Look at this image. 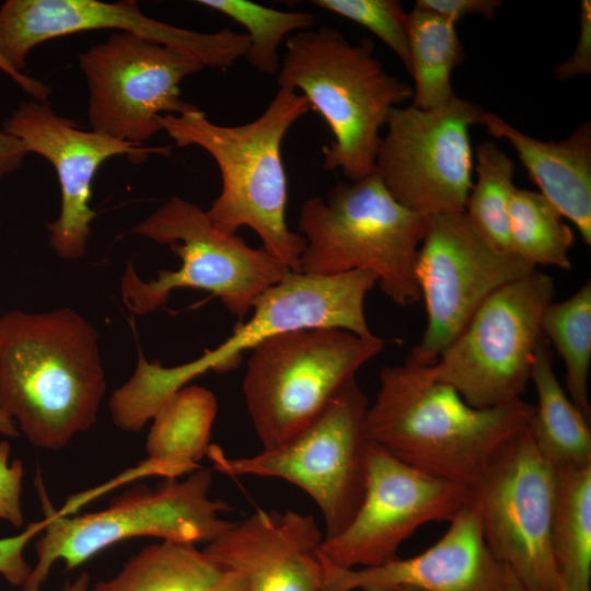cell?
I'll return each mask as SVG.
<instances>
[{
	"instance_id": "obj_13",
	"label": "cell",
	"mask_w": 591,
	"mask_h": 591,
	"mask_svg": "<svg viewBox=\"0 0 591 591\" xmlns=\"http://www.w3.org/2000/svg\"><path fill=\"white\" fill-rule=\"evenodd\" d=\"M471 490L494 557L532 591H558L551 546L556 474L526 427L497 447Z\"/></svg>"
},
{
	"instance_id": "obj_20",
	"label": "cell",
	"mask_w": 591,
	"mask_h": 591,
	"mask_svg": "<svg viewBox=\"0 0 591 591\" xmlns=\"http://www.w3.org/2000/svg\"><path fill=\"white\" fill-rule=\"evenodd\" d=\"M323 538L313 515L257 509L204 551L223 570L237 572L246 591H321L316 551Z\"/></svg>"
},
{
	"instance_id": "obj_35",
	"label": "cell",
	"mask_w": 591,
	"mask_h": 591,
	"mask_svg": "<svg viewBox=\"0 0 591 591\" xmlns=\"http://www.w3.org/2000/svg\"><path fill=\"white\" fill-rule=\"evenodd\" d=\"M501 4L499 0H417L415 8L457 23L462 18L475 14L491 20Z\"/></svg>"
},
{
	"instance_id": "obj_39",
	"label": "cell",
	"mask_w": 591,
	"mask_h": 591,
	"mask_svg": "<svg viewBox=\"0 0 591 591\" xmlns=\"http://www.w3.org/2000/svg\"><path fill=\"white\" fill-rule=\"evenodd\" d=\"M494 591H532L529 586L509 567L503 565L499 582Z\"/></svg>"
},
{
	"instance_id": "obj_42",
	"label": "cell",
	"mask_w": 591,
	"mask_h": 591,
	"mask_svg": "<svg viewBox=\"0 0 591 591\" xmlns=\"http://www.w3.org/2000/svg\"><path fill=\"white\" fill-rule=\"evenodd\" d=\"M398 591H419V590L412 589V588H404V589H401Z\"/></svg>"
},
{
	"instance_id": "obj_24",
	"label": "cell",
	"mask_w": 591,
	"mask_h": 591,
	"mask_svg": "<svg viewBox=\"0 0 591 591\" xmlns=\"http://www.w3.org/2000/svg\"><path fill=\"white\" fill-rule=\"evenodd\" d=\"M552 554L564 591H591V467L557 472Z\"/></svg>"
},
{
	"instance_id": "obj_43",
	"label": "cell",
	"mask_w": 591,
	"mask_h": 591,
	"mask_svg": "<svg viewBox=\"0 0 591 591\" xmlns=\"http://www.w3.org/2000/svg\"><path fill=\"white\" fill-rule=\"evenodd\" d=\"M558 591H563V589L559 587Z\"/></svg>"
},
{
	"instance_id": "obj_10",
	"label": "cell",
	"mask_w": 591,
	"mask_h": 591,
	"mask_svg": "<svg viewBox=\"0 0 591 591\" xmlns=\"http://www.w3.org/2000/svg\"><path fill=\"white\" fill-rule=\"evenodd\" d=\"M383 346L375 335L326 327L278 334L256 346L247 360L243 395L263 449L303 430Z\"/></svg>"
},
{
	"instance_id": "obj_7",
	"label": "cell",
	"mask_w": 591,
	"mask_h": 591,
	"mask_svg": "<svg viewBox=\"0 0 591 591\" xmlns=\"http://www.w3.org/2000/svg\"><path fill=\"white\" fill-rule=\"evenodd\" d=\"M211 483L210 470L199 467L184 480L166 478L155 487L138 485L103 510L68 517L53 508L37 473L35 485L46 525L35 543L36 564L21 591H40L56 561L71 570L128 538L210 543L232 524L220 517L229 507L210 498Z\"/></svg>"
},
{
	"instance_id": "obj_3",
	"label": "cell",
	"mask_w": 591,
	"mask_h": 591,
	"mask_svg": "<svg viewBox=\"0 0 591 591\" xmlns=\"http://www.w3.org/2000/svg\"><path fill=\"white\" fill-rule=\"evenodd\" d=\"M379 381L366 416L368 439L420 472L470 488L490 454L525 428L534 412L523 399L475 408L426 367H385Z\"/></svg>"
},
{
	"instance_id": "obj_37",
	"label": "cell",
	"mask_w": 591,
	"mask_h": 591,
	"mask_svg": "<svg viewBox=\"0 0 591 591\" xmlns=\"http://www.w3.org/2000/svg\"><path fill=\"white\" fill-rule=\"evenodd\" d=\"M0 71L13 80L33 100L47 101L50 88L44 82L18 71L0 53Z\"/></svg>"
},
{
	"instance_id": "obj_41",
	"label": "cell",
	"mask_w": 591,
	"mask_h": 591,
	"mask_svg": "<svg viewBox=\"0 0 591 591\" xmlns=\"http://www.w3.org/2000/svg\"><path fill=\"white\" fill-rule=\"evenodd\" d=\"M0 434L9 438H15L20 434L14 420L0 408Z\"/></svg>"
},
{
	"instance_id": "obj_23",
	"label": "cell",
	"mask_w": 591,
	"mask_h": 591,
	"mask_svg": "<svg viewBox=\"0 0 591 591\" xmlns=\"http://www.w3.org/2000/svg\"><path fill=\"white\" fill-rule=\"evenodd\" d=\"M217 413L215 394L202 386H184L172 395L152 417L146 440L151 473L176 478L199 468Z\"/></svg>"
},
{
	"instance_id": "obj_33",
	"label": "cell",
	"mask_w": 591,
	"mask_h": 591,
	"mask_svg": "<svg viewBox=\"0 0 591 591\" xmlns=\"http://www.w3.org/2000/svg\"><path fill=\"white\" fill-rule=\"evenodd\" d=\"M46 525L45 518L30 523L21 533L0 538V575L13 587L22 588L28 579L32 567L24 557L26 545Z\"/></svg>"
},
{
	"instance_id": "obj_21",
	"label": "cell",
	"mask_w": 591,
	"mask_h": 591,
	"mask_svg": "<svg viewBox=\"0 0 591 591\" xmlns=\"http://www.w3.org/2000/svg\"><path fill=\"white\" fill-rule=\"evenodd\" d=\"M480 124L488 134L512 146L540 193L577 227L583 242L590 245V121L577 126L560 141L535 139L490 112L483 113Z\"/></svg>"
},
{
	"instance_id": "obj_29",
	"label": "cell",
	"mask_w": 591,
	"mask_h": 591,
	"mask_svg": "<svg viewBox=\"0 0 591 591\" xmlns=\"http://www.w3.org/2000/svg\"><path fill=\"white\" fill-rule=\"evenodd\" d=\"M476 182L473 183L465 215L477 232L493 246L511 252L509 205L514 189V163L493 141L476 147Z\"/></svg>"
},
{
	"instance_id": "obj_15",
	"label": "cell",
	"mask_w": 591,
	"mask_h": 591,
	"mask_svg": "<svg viewBox=\"0 0 591 591\" xmlns=\"http://www.w3.org/2000/svg\"><path fill=\"white\" fill-rule=\"evenodd\" d=\"M85 78L91 129L142 146L162 131L158 118L179 115L181 83L204 67L190 57L129 32H115L78 57Z\"/></svg>"
},
{
	"instance_id": "obj_11",
	"label": "cell",
	"mask_w": 591,
	"mask_h": 591,
	"mask_svg": "<svg viewBox=\"0 0 591 591\" xmlns=\"http://www.w3.org/2000/svg\"><path fill=\"white\" fill-rule=\"evenodd\" d=\"M555 294L551 276L533 271L493 293L428 373L475 408L518 401L530 381L542 318Z\"/></svg>"
},
{
	"instance_id": "obj_28",
	"label": "cell",
	"mask_w": 591,
	"mask_h": 591,
	"mask_svg": "<svg viewBox=\"0 0 591 591\" xmlns=\"http://www.w3.org/2000/svg\"><path fill=\"white\" fill-rule=\"evenodd\" d=\"M542 334L552 341L566 368L568 396L590 420L588 379L591 363V282L571 297L551 302L542 318Z\"/></svg>"
},
{
	"instance_id": "obj_5",
	"label": "cell",
	"mask_w": 591,
	"mask_h": 591,
	"mask_svg": "<svg viewBox=\"0 0 591 591\" xmlns=\"http://www.w3.org/2000/svg\"><path fill=\"white\" fill-rule=\"evenodd\" d=\"M376 277L367 270L337 275H310L290 271L262 293L252 315L232 335L199 358L174 367L148 361L138 351L130 379L114 391V403L132 425L143 427L178 390L207 371L235 368L242 354L252 351L267 338L305 328H340L369 337L372 332L364 314V300Z\"/></svg>"
},
{
	"instance_id": "obj_18",
	"label": "cell",
	"mask_w": 591,
	"mask_h": 591,
	"mask_svg": "<svg viewBox=\"0 0 591 591\" xmlns=\"http://www.w3.org/2000/svg\"><path fill=\"white\" fill-rule=\"evenodd\" d=\"M3 130L16 138L26 152L45 158L58 177L61 207L47 224L51 248L62 259L78 260L86 252L96 213L90 206L92 183L108 159L127 155L141 162L151 153L167 154L171 147H143L85 130L55 113L48 101L20 102L4 119Z\"/></svg>"
},
{
	"instance_id": "obj_2",
	"label": "cell",
	"mask_w": 591,
	"mask_h": 591,
	"mask_svg": "<svg viewBox=\"0 0 591 591\" xmlns=\"http://www.w3.org/2000/svg\"><path fill=\"white\" fill-rule=\"evenodd\" d=\"M310 109L303 95L279 88L266 109L247 124H215L197 106L158 118L177 147L197 146L216 162L222 186L206 210L211 223L229 234L242 227L252 229L263 247L296 273L305 240L286 221L288 181L281 146L291 126Z\"/></svg>"
},
{
	"instance_id": "obj_40",
	"label": "cell",
	"mask_w": 591,
	"mask_h": 591,
	"mask_svg": "<svg viewBox=\"0 0 591 591\" xmlns=\"http://www.w3.org/2000/svg\"><path fill=\"white\" fill-rule=\"evenodd\" d=\"M90 587V577L82 571L73 580L67 581L59 591H89Z\"/></svg>"
},
{
	"instance_id": "obj_9",
	"label": "cell",
	"mask_w": 591,
	"mask_h": 591,
	"mask_svg": "<svg viewBox=\"0 0 591 591\" xmlns=\"http://www.w3.org/2000/svg\"><path fill=\"white\" fill-rule=\"evenodd\" d=\"M369 404L355 375L311 424L285 443L245 457H229L219 445L210 444L207 455L213 468L228 476L275 477L298 486L323 514V540L332 538L348 526L364 496L371 444L366 433Z\"/></svg>"
},
{
	"instance_id": "obj_17",
	"label": "cell",
	"mask_w": 591,
	"mask_h": 591,
	"mask_svg": "<svg viewBox=\"0 0 591 591\" xmlns=\"http://www.w3.org/2000/svg\"><path fill=\"white\" fill-rule=\"evenodd\" d=\"M106 28L171 47L204 68L228 69L248 49L245 33L230 28L205 33L174 26L146 15L132 0H7L0 7V53L24 72L35 46L69 34Z\"/></svg>"
},
{
	"instance_id": "obj_31",
	"label": "cell",
	"mask_w": 591,
	"mask_h": 591,
	"mask_svg": "<svg viewBox=\"0 0 591 591\" xmlns=\"http://www.w3.org/2000/svg\"><path fill=\"white\" fill-rule=\"evenodd\" d=\"M312 4L362 25L380 38L409 71L407 15L397 0H313Z\"/></svg>"
},
{
	"instance_id": "obj_32",
	"label": "cell",
	"mask_w": 591,
	"mask_h": 591,
	"mask_svg": "<svg viewBox=\"0 0 591 591\" xmlns=\"http://www.w3.org/2000/svg\"><path fill=\"white\" fill-rule=\"evenodd\" d=\"M10 443L0 441V520L20 529L24 525L21 503L24 468L19 459L10 462Z\"/></svg>"
},
{
	"instance_id": "obj_44",
	"label": "cell",
	"mask_w": 591,
	"mask_h": 591,
	"mask_svg": "<svg viewBox=\"0 0 591 591\" xmlns=\"http://www.w3.org/2000/svg\"><path fill=\"white\" fill-rule=\"evenodd\" d=\"M0 178H1V176H0Z\"/></svg>"
},
{
	"instance_id": "obj_14",
	"label": "cell",
	"mask_w": 591,
	"mask_h": 591,
	"mask_svg": "<svg viewBox=\"0 0 591 591\" xmlns=\"http://www.w3.org/2000/svg\"><path fill=\"white\" fill-rule=\"evenodd\" d=\"M484 112L459 96L434 109L394 107L374 162L392 197L426 218L465 211L474 166L470 128Z\"/></svg>"
},
{
	"instance_id": "obj_30",
	"label": "cell",
	"mask_w": 591,
	"mask_h": 591,
	"mask_svg": "<svg viewBox=\"0 0 591 591\" xmlns=\"http://www.w3.org/2000/svg\"><path fill=\"white\" fill-rule=\"evenodd\" d=\"M198 4L222 13L247 31V62L258 72L275 76L280 68L279 47L291 32L311 28L315 18L309 12H288L247 0H199Z\"/></svg>"
},
{
	"instance_id": "obj_26",
	"label": "cell",
	"mask_w": 591,
	"mask_h": 591,
	"mask_svg": "<svg viewBox=\"0 0 591 591\" xmlns=\"http://www.w3.org/2000/svg\"><path fill=\"white\" fill-rule=\"evenodd\" d=\"M224 570L196 545L162 541L131 557L89 591H201Z\"/></svg>"
},
{
	"instance_id": "obj_25",
	"label": "cell",
	"mask_w": 591,
	"mask_h": 591,
	"mask_svg": "<svg viewBox=\"0 0 591 591\" xmlns=\"http://www.w3.org/2000/svg\"><path fill=\"white\" fill-rule=\"evenodd\" d=\"M409 73L414 79L412 105L421 109L440 108L456 95L451 73L465 59L456 22L414 8L407 15Z\"/></svg>"
},
{
	"instance_id": "obj_1",
	"label": "cell",
	"mask_w": 591,
	"mask_h": 591,
	"mask_svg": "<svg viewBox=\"0 0 591 591\" xmlns=\"http://www.w3.org/2000/svg\"><path fill=\"white\" fill-rule=\"evenodd\" d=\"M105 389L99 334L77 311L0 316V408L33 445L60 450L89 430Z\"/></svg>"
},
{
	"instance_id": "obj_27",
	"label": "cell",
	"mask_w": 591,
	"mask_h": 591,
	"mask_svg": "<svg viewBox=\"0 0 591 591\" xmlns=\"http://www.w3.org/2000/svg\"><path fill=\"white\" fill-rule=\"evenodd\" d=\"M563 218L540 192L517 187L509 205L511 252L534 267L570 269L575 236Z\"/></svg>"
},
{
	"instance_id": "obj_4",
	"label": "cell",
	"mask_w": 591,
	"mask_h": 591,
	"mask_svg": "<svg viewBox=\"0 0 591 591\" xmlns=\"http://www.w3.org/2000/svg\"><path fill=\"white\" fill-rule=\"evenodd\" d=\"M373 48L370 38L352 44L334 27H311L288 37L277 73L279 88L301 92L324 118L334 137L323 148L324 167L349 182L374 172L381 128L413 97V88L390 74Z\"/></svg>"
},
{
	"instance_id": "obj_38",
	"label": "cell",
	"mask_w": 591,
	"mask_h": 591,
	"mask_svg": "<svg viewBox=\"0 0 591 591\" xmlns=\"http://www.w3.org/2000/svg\"><path fill=\"white\" fill-rule=\"evenodd\" d=\"M201 591H246V586L237 572L224 570L216 581Z\"/></svg>"
},
{
	"instance_id": "obj_19",
	"label": "cell",
	"mask_w": 591,
	"mask_h": 591,
	"mask_svg": "<svg viewBox=\"0 0 591 591\" xmlns=\"http://www.w3.org/2000/svg\"><path fill=\"white\" fill-rule=\"evenodd\" d=\"M425 552L367 568H341L317 552L321 591H494L502 573L487 547L473 497Z\"/></svg>"
},
{
	"instance_id": "obj_12",
	"label": "cell",
	"mask_w": 591,
	"mask_h": 591,
	"mask_svg": "<svg viewBox=\"0 0 591 591\" xmlns=\"http://www.w3.org/2000/svg\"><path fill=\"white\" fill-rule=\"evenodd\" d=\"M535 270L515 254L493 246L464 211L427 217L416 260L427 324L404 363L432 366L493 293Z\"/></svg>"
},
{
	"instance_id": "obj_16",
	"label": "cell",
	"mask_w": 591,
	"mask_h": 591,
	"mask_svg": "<svg viewBox=\"0 0 591 591\" xmlns=\"http://www.w3.org/2000/svg\"><path fill=\"white\" fill-rule=\"evenodd\" d=\"M471 498L470 487L420 472L371 442L362 502L348 526L323 540L317 553L341 568L385 564L418 528L450 521Z\"/></svg>"
},
{
	"instance_id": "obj_6",
	"label": "cell",
	"mask_w": 591,
	"mask_h": 591,
	"mask_svg": "<svg viewBox=\"0 0 591 591\" xmlns=\"http://www.w3.org/2000/svg\"><path fill=\"white\" fill-rule=\"evenodd\" d=\"M426 224V217L392 197L375 172L358 182H337L325 198L312 197L301 206L298 233L305 246L300 271H371L390 300L414 304L421 298L416 260Z\"/></svg>"
},
{
	"instance_id": "obj_34",
	"label": "cell",
	"mask_w": 591,
	"mask_h": 591,
	"mask_svg": "<svg viewBox=\"0 0 591 591\" xmlns=\"http://www.w3.org/2000/svg\"><path fill=\"white\" fill-rule=\"evenodd\" d=\"M591 73V1L582 0L580 4V31L577 46L571 56L557 65L554 77L569 80L581 74Z\"/></svg>"
},
{
	"instance_id": "obj_8",
	"label": "cell",
	"mask_w": 591,
	"mask_h": 591,
	"mask_svg": "<svg viewBox=\"0 0 591 591\" xmlns=\"http://www.w3.org/2000/svg\"><path fill=\"white\" fill-rule=\"evenodd\" d=\"M132 233L169 245L181 259L177 269L160 270L149 281L137 275L131 263L127 265L121 299L136 315L155 311L173 290L190 288L211 292L244 321L256 299L291 271L264 247H252L241 236L218 230L206 210L181 197H171Z\"/></svg>"
},
{
	"instance_id": "obj_22",
	"label": "cell",
	"mask_w": 591,
	"mask_h": 591,
	"mask_svg": "<svg viewBox=\"0 0 591 591\" xmlns=\"http://www.w3.org/2000/svg\"><path fill=\"white\" fill-rule=\"evenodd\" d=\"M530 380L537 405L526 428L542 457L555 473L591 467L590 420L559 384L544 336L534 354Z\"/></svg>"
},
{
	"instance_id": "obj_36",
	"label": "cell",
	"mask_w": 591,
	"mask_h": 591,
	"mask_svg": "<svg viewBox=\"0 0 591 591\" xmlns=\"http://www.w3.org/2000/svg\"><path fill=\"white\" fill-rule=\"evenodd\" d=\"M26 154L23 144L0 127V176L18 170Z\"/></svg>"
}]
</instances>
